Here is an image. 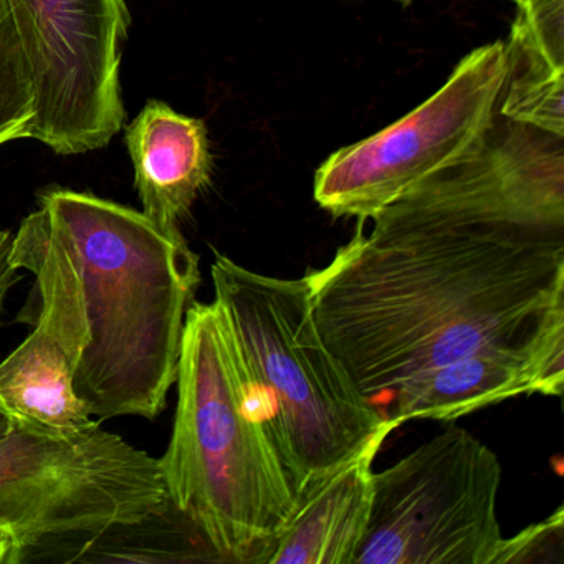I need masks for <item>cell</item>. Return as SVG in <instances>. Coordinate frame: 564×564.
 Returning a JSON list of instances; mask_svg holds the SVG:
<instances>
[{
	"label": "cell",
	"instance_id": "obj_1",
	"mask_svg": "<svg viewBox=\"0 0 564 564\" xmlns=\"http://www.w3.org/2000/svg\"><path fill=\"white\" fill-rule=\"evenodd\" d=\"M371 220L303 279L323 341L384 421L405 388L475 352L530 359L564 386V232Z\"/></svg>",
	"mask_w": 564,
	"mask_h": 564
},
{
	"label": "cell",
	"instance_id": "obj_2",
	"mask_svg": "<svg viewBox=\"0 0 564 564\" xmlns=\"http://www.w3.org/2000/svg\"><path fill=\"white\" fill-rule=\"evenodd\" d=\"M12 263L35 276L34 325L74 365L95 419H156L176 384L199 257L180 229L88 193L48 189L12 237Z\"/></svg>",
	"mask_w": 564,
	"mask_h": 564
},
{
	"label": "cell",
	"instance_id": "obj_3",
	"mask_svg": "<svg viewBox=\"0 0 564 564\" xmlns=\"http://www.w3.org/2000/svg\"><path fill=\"white\" fill-rule=\"evenodd\" d=\"M173 435L160 462L171 505L230 564H269L299 495L219 303L187 310Z\"/></svg>",
	"mask_w": 564,
	"mask_h": 564
},
{
	"label": "cell",
	"instance_id": "obj_4",
	"mask_svg": "<svg viewBox=\"0 0 564 564\" xmlns=\"http://www.w3.org/2000/svg\"><path fill=\"white\" fill-rule=\"evenodd\" d=\"M214 292L263 404L296 495L358 454L386 425L323 341L305 279L253 272L226 256ZM399 425V424H398Z\"/></svg>",
	"mask_w": 564,
	"mask_h": 564
},
{
	"label": "cell",
	"instance_id": "obj_5",
	"mask_svg": "<svg viewBox=\"0 0 564 564\" xmlns=\"http://www.w3.org/2000/svg\"><path fill=\"white\" fill-rule=\"evenodd\" d=\"M171 507L158 458L100 422L72 437L18 424L0 442V528L25 550L48 538L133 530Z\"/></svg>",
	"mask_w": 564,
	"mask_h": 564
},
{
	"label": "cell",
	"instance_id": "obj_6",
	"mask_svg": "<svg viewBox=\"0 0 564 564\" xmlns=\"http://www.w3.org/2000/svg\"><path fill=\"white\" fill-rule=\"evenodd\" d=\"M501 464L452 425L372 475V505L352 564H491L500 544Z\"/></svg>",
	"mask_w": 564,
	"mask_h": 564
},
{
	"label": "cell",
	"instance_id": "obj_7",
	"mask_svg": "<svg viewBox=\"0 0 564 564\" xmlns=\"http://www.w3.org/2000/svg\"><path fill=\"white\" fill-rule=\"evenodd\" d=\"M34 82L29 138L61 156L108 147L127 120L124 0H8Z\"/></svg>",
	"mask_w": 564,
	"mask_h": 564
},
{
	"label": "cell",
	"instance_id": "obj_8",
	"mask_svg": "<svg viewBox=\"0 0 564 564\" xmlns=\"http://www.w3.org/2000/svg\"><path fill=\"white\" fill-rule=\"evenodd\" d=\"M505 72V42L468 54L408 117L332 154L316 171V203L335 217L378 216L480 137L497 113Z\"/></svg>",
	"mask_w": 564,
	"mask_h": 564
},
{
	"label": "cell",
	"instance_id": "obj_9",
	"mask_svg": "<svg viewBox=\"0 0 564 564\" xmlns=\"http://www.w3.org/2000/svg\"><path fill=\"white\" fill-rule=\"evenodd\" d=\"M379 214L564 232V137L497 110L460 156Z\"/></svg>",
	"mask_w": 564,
	"mask_h": 564
},
{
	"label": "cell",
	"instance_id": "obj_10",
	"mask_svg": "<svg viewBox=\"0 0 564 564\" xmlns=\"http://www.w3.org/2000/svg\"><path fill=\"white\" fill-rule=\"evenodd\" d=\"M398 427L386 425L358 454L300 495L269 564H352L371 514L372 462Z\"/></svg>",
	"mask_w": 564,
	"mask_h": 564
},
{
	"label": "cell",
	"instance_id": "obj_11",
	"mask_svg": "<svg viewBox=\"0 0 564 564\" xmlns=\"http://www.w3.org/2000/svg\"><path fill=\"white\" fill-rule=\"evenodd\" d=\"M143 214L163 229H180L213 174L206 124L150 100L124 131Z\"/></svg>",
	"mask_w": 564,
	"mask_h": 564
},
{
	"label": "cell",
	"instance_id": "obj_12",
	"mask_svg": "<svg viewBox=\"0 0 564 564\" xmlns=\"http://www.w3.org/2000/svg\"><path fill=\"white\" fill-rule=\"evenodd\" d=\"M523 394L561 395L563 386L530 359L498 351L475 352L434 369L405 388L386 419L399 425L424 419L454 421Z\"/></svg>",
	"mask_w": 564,
	"mask_h": 564
},
{
	"label": "cell",
	"instance_id": "obj_13",
	"mask_svg": "<svg viewBox=\"0 0 564 564\" xmlns=\"http://www.w3.org/2000/svg\"><path fill=\"white\" fill-rule=\"evenodd\" d=\"M498 111L564 137V0H517Z\"/></svg>",
	"mask_w": 564,
	"mask_h": 564
},
{
	"label": "cell",
	"instance_id": "obj_14",
	"mask_svg": "<svg viewBox=\"0 0 564 564\" xmlns=\"http://www.w3.org/2000/svg\"><path fill=\"white\" fill-rule=\"evenodd\" d=\"M0 405L22 427L72 437L97 425L74 386V365L57 339L34 325L0 362Z\"/></svg>",
	"mask_w": 564,
	"mask_h": 564
},
{
	"label": "cell",
	"instance_id": "obj_15",
	"mask_svg": "<svg viewBox=\"0 0 564 564\" xmlns=\"http://www.w3.org/2000/svg\"><path fill=\"white\" fill-rule=\"evenodd\" d=\"M35 118L34 82L8 0L0 6V147L29 138Z\"/></svg>",
	"mask_w": 564,
	"mask_h": 564
},
{
	"label": "cell",
	"instance_id": "obj_16",
	"mask_svg": "<svg viewBox=\"0 0 564 564\" xmlns=\"http://www.w3.org/2000/svg\"><path fill=\"white\" fill-rule=\"evenodd\" d=\"M491 564H564V508L514 536L501 538Z\"/></svg>",
	"mask_w": 564,
	"mask_h": 564
},
{
	"label": "cell",
	"instance_id": "obj_17",
	"mask_svg": "<svg viewBox=\"0 0 564 564\" xmlns=\"http://www.w3.org/2000/svg\"><path fill=\"white\" fill-rule=\"evenodd\" d=\"M12 237L11 230L0 227V325L4 319L9 293L22 280L21 270L12 263Z\"/></svg>",
	"mask_w": 564,
	"mask_h": 564
},
{
	"label": "cell",
	"instance_id": "obj_18",
	"mask_svg": "<svg viewBox=\"0 0 564 564\" xmlns=\"http://www.w3.org/2000/svg\"><path fill=\"white\" fill-rule=\"evenodd\" d=\"M25 547L14 534L0 528V564H18L24 560Z\"/></svg>",
	"mask_w": 564,
	"mask_h": 564
},
{
	"label": "cell",
	"instance_id": "obj_19",
	"mask_svg": "<svg viewBox=\"0 0 564 564\" xmlns=\"http://www.w3.org/2000/svg\"><path fill=\"white\" fill-rule=\"evenodd\" d=\"M15 427H18V422H15L14 419L11 417V414L0 405V442L8 438L9 435L14 432Z\"/></svg>",
	"mask_w": 564,
	"mask_h": 564
},
{
	"label": "cell",
	"instance_id": "obj_20",
	"mask_svg": "<svg viewBox=\"0 0 564 564\" xmlns=\"http://www.w3.org/2000/svg\"><path fill=\"white\" fill-rule=\"evenodd\" d=\"M399 2H405V4H408V2H411V0H399Z\"/></svg>",
	"mask_w": 564,
	"mask_h": 564
},
{
	"label": "cell",
	"instance_id": "obj_21",
	"mask_svg": "<svg viewBox=\"0 0 564 564\" xmlns=\"http://www.w3.org/2000/svg\"><path fill=\"white\" fill-rule=\"evenodd\" d=\"M2 2H4V0H0V6H2Z\"/></svg>",
	"mask_w": 564,
	"mask_h": 564
},
{
	"label": "cell",
	"instance_id": "obj_22",
	"mask_svg": "<svg viewBox=\"0 0 564 564\" xmlns=\"http://www.w3.org/2000/svg\"><path fill=\"white\" fill-rule=\"evenodd\" d=\"M513 2H517V0H513Z\"/></svg>",
	"mask_w": 564,
	"mask_h": 564
}]
</instances>
